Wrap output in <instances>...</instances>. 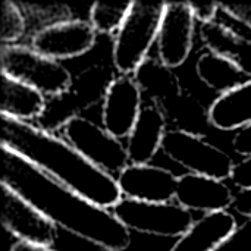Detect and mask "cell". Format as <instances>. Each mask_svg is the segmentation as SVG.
<instances>
[{
  "label": "cell",
  "instance_id": "obj_8",
  "mask_svg": "<svg viewBox=\"0 0 251 251\" xmlns=\"http://www.w3.org/2000/svg\"><path fill=\"white\" fill-rule=\"evenodd\" d=\"M60 132L63 140H66L88 162L115 178L131 165L126 146L104 128L81 115L68 121Z\"/></svg>",
  "mask_w": 251,
  "mask_h": 251
},
{
  "label": "cell",
  "instance_id": "obj_11",
  "mask_svg": "<svg viewBox=\"0 0 251 251\" xmlns=\"http://www.w3.org/2000/svg\"><path fill=\"white\" fill-rule=\"evenodd\" d=\"M196 18L190 1L166 3L157 35L159 59L169 68L181 66L193 49Z\"/></svg>",
  "mask_w": 251,
  "mask_h": 251
},
{
  "label": "cell",
  "instance_id": "obj_18",
  "mask_svg": "<svg viewBox=\"0 0 251 251\" xmlns=\"http://www.w3.org/2000/svg\"><path fill=\"white\" fill-rule=\"evenodd\" d=\"M212 126L221 131H240L251 125V79L221 94L209 107Z\"/></svg>",
  "mask_w": 251,
  "mask_h": 251
},
{
  "label": "cell",
  "instance_id": "obj_10",
  "mask_svg": "<svg viewBox=\"0 0 251 251\" xmlns=\"http://www.w3.org/2000/svg\"><path fill=\"white\" fill-rule=\"evenodd\" d=\"M97 32L90 22L65 19L38 29L31 40V47L54 60L72 59L85 54L96 44Z\"/></svg>",
  "mask_w": 251,
  "mask_h": 251
},
{
  "label": "cell",
  "instance_id": "obj_6",
  "mask_svg": "<svg viewBox=\"0 0 251 251\" xmlns=\"http://www.w3.org/2000/svg\"><path fill=\"white\" fill-rule=\"evenodd\" d=\"M112 213L128 231L166 238H181L196 222L193 213L176 201L147 203L122 197Z\"/></svg>",
  "mask_w": 251,
  "mask_h": 251
},
{
  "label": "cell",
  "instance_id": "obj_29",
  "mask_svg": "<svg viewBox=\"0 0 251 251\" xmlns=\"http://www.w3.org/2000/svg\"><path fill=\"white\" fill-rule=\"evenodd\" d=\"M231 209L235 210L238 215L251 221V187L240 188L234 194V201H232Z\"/></svg>",
  "mask_w": 251,
  "mask_h": 251
},
{
  "label": "cell",
  "instance_id": "obj_7",
  "mask_svg": "<svg viewBox=\"0 0 251 251\" xmlns=\"http://www.w3.org/2000/svg\"><path fill=\"white\" fill-rule=\"evenodd\" d=\"M162 151L171 160L185 168L188 174L221 181L231 179L237 165L226 151L209 143L204 137L178 129H168Z\"/></svg>",
  "mask_w": 251,
  "mask_h": 251
},
{
  "label": "cell",
  "instance_id": "obj_2",
  "mask_svg": "<svg viewBox=\"0 0 251 251\" xmlns=\"http://www.w3.org/2000/svg\"><path fill=\"white\" fill-rule=\"evenodd\" d=\"M0 146L100 207L112 210L122 200L115 176L88 162L66 140L34 124L1 116Z\"/></svg>",
  "mask_w": 251,
  "mask_h": 251
},
{
  "label": "cell",
  "instance_id": "obj_17",
  "mask_svg": "<svg viewBox=\"0 0 251 251\" xmlns=\"http://www.w3.org/2000/svg\"><path fill=\"white\" fill-rule=\"evenodd\" d=\"M235 228L237 221L229 212L203 215L169 251H213Z\"/></svg>",
  "mask_w": 251,
  "mask_h": 251
},
{
  "label": "cell",
  "instance_id": "obj_28",
  "mask_svg": "<svg viewBox=\"0 0 251 251\" xmlns=\"http://www.w3.org/2000/svg\"><path fill=\"white\" fill-rule=\"evenodd\" d=\"M231 181L238 188H249L251 187V157L243 159L234 168Z\"/></svg>",
  "mask_w": 251,
  "mask_h": 251
},
{
  "label": "cell",
  "instance_id": "obj_9",
  "mask_svg": "<svg viewBox=\"0 0 251 251\" xmlns=\"http://www.w3.org/2000/svg\"><path fill=\"white\" fill-rule=\"evenodd\" d=\"M1 224L19 241L51 247L57 226L16 191L1 184Z\"/></svg>",
  "mask_w": 251,
  "mask_h": 251
},
{
  "label": "cell",
  "instance_id": "obj_25",
  "mask_svg": "<svg viewBox=\"0 0 251 251\" xmlns=\"http://www.w3.org/2000/svg\"><path fill=\"white\" fill-rule=\"evenodd\" d=\"M213 251H251V221L237 226Z\"/></svg>",
  "mask_w": 251,
  "mask_h": 251
},
{
  "label": "cell",
  "instance_id": "obj_5",
  "mask_svg": "<svg viewBox=\"0 0 251 251\" xmlns=\"http://www.w3.org/2000/svg\"><path fill=\"white\" fill-rule=\"evenodd\" d=\"M115 76L101 65L85 68L74 79L68 91L60 96L49 97L46 110L41 115L40 126L46 131L62 129V126L81 110L90 109L97 101L104 100L107 88Z\"/></svg>",
  "mask_w": 251,
  "mask_h": 251
},
{
  "label": "cell",
  "instance_id": "obj_1",
  "mask_svg": "<svg viewBox=\"0 0 251 251\" xmlns=\"http://www.w3.org/2000/svg\"><path fill=\"white\" fill-rule=\"evenodd\" d=\"M1 184L56 226L90 244L106 251H124L131 244L129 231L112 210L91 203L6 147H1Z\"/></svg>",
  "mask_w": 251,
  "mask_h": 251
},
{
  "label": "cell",
  "instance_id": "obj_3",
  "mask_svg": "<svg viewBox=\"0 0 251 251\" xmlns=\"http://www.w3.org/2000/svg\"><path fill=\"white\" fill-rule=\"evenodd\" d=\"M166 3L132 1L131 9L115 34L112 59L121 75H132L149 57L153 43L157 40Z\"/></svg>",
  "mask_w": 251,
  "mask_h": 251
},
{
  "label": "cell",
  "instance_id": "obj_26",
  "mask_svg": "<svg viewBox=\"0 0 251 251\" xmlns=\"http://www.w3.org/2000/svg\"><path fill=\"white\" fill-rule=\"evenodd\" d=\"M190 6L193 9L196 21H200V24H207L215 21L218 12H221V1H207V3L190 1Z\"/></svg>",
  "mask_w": 251,
  "mask_h": 251
},
{
  "label": "cell",
  "instance_id": "obj_22",
  "mask_svg": "<svg viewBox=\"0 0 251 251\" xmlns=\"http://www.w3.org/2000/svg\"><path fill=\"white\" fill-rule=\"evenodd\" d=\"M197 76L212 90L225 94L241 84H244L247 76L228 59L213 53H203L196 63Z\"/></svg>",
  "mask_w": 251,
  "mask_h": 251
},
{
  "label": "cell",
  "instance_id": "obj_14",
  "mask_svg": "<svg viewBox=\"0 0 251 251\" xmlns=\"http://www.w3.org/2000/svg\"><path fill=\"white\" fill-rule=\"evenodd\" d=\"M175 201L190 212L219 213L228 212L234 201V193L221 179L184 174L178 176Z\"/></svg>",
  "mask_w": 251,
  "mask_h": 251
},
{
  "label": "cell",
  "instance_id": "obj_23",
  "mask_svg": "<svg viewBox=\"0 0 251 251\" xmlns=\"http://www.w3.org/2000/svg\"><path fill=\"white\" fill-rule=\"evenodd\" d=\"M132 1L126 3H103L96 1L90 7V24L94 28L97 34H112L118 32V29L122 26Z\"/></svg>",
  "mask_w": 251,
  "mask_h": 251
},
{
  "label": "cell",
  "instance_id": "obj_20",
  "mask_svg": "<svg viewBox=\"0 0 251 251\" xmlns=\"http://www.w3.org/2000/svg\"><path fill=\"white\" fill-rule=\"evenodd\" d=\"M140 91L160 104L182 91L176 74L159 57H147L132 74Z\"/></svg>",
  "mask_w": 251,
  "mask_h": 251
},
{
  "label": "cell",
  "instance_id": "obj_24",
  "mask_svg": "<svg viewBox=\"0 0 251 251\" xmlns=\"http://www.w3.org/2000/svg\"><path fill=\"white\" fill-rule=\"evenodd\" d=\"M25 18L22 9L10 0H4L1 6V29L0 37L3 46H10L18 41L25 32Z\"/></svg>",
  "mask_w": 251,
  "mask_h": 251
},
{
  "label": "cell",
  "instance_id": "obj_27",
  "mask_svg": "<svg viewBox=\"0 0 251 251\" xmlns=\"http://www.w3.org/2000/svg\"><path fill=\"white\" fill-rule=\"evenodd\" d=\"M221 12H225L251 29V3H221Z\"/></svg>",
  "mask_w": 251,
  "mask_h": 251
},
{
  "label": "cell",
  "instance_id": "obj_19",
  "mask_svg": "<svg viewBox=\"0 0 251 251\" xmlns=\"http://www.w3.org/2000/svg\"><path fill=\"white\" fill-rule=\"evenodd\" d=\"M47 97L35 88L1 74V116L16 121H38L46 110Z\"/></svg>",
  "mask_w": 251,
  "mask_h": 251
},
{
  "label": "cell",
  "instance_id": "obj_30",
  "mask_svg": "<svg viewBox=\"0 0 251 251\" xmlns=\"http://www.w3.org/2000/svg\"><path fill=\"white\" fill-rule=\"evenodd\" d=\"M232 149L244 159L251 157V125L237 131L232 138Z\"/></svg>",
  "mask_w": 251,
  "mask_h": 251
},
{
  "label": "cell",
  "instance_id": "obj_12",
  "mask_svg": "<svg viewBox=\"0 0 251 251\" xmlns=\"http://www.w3.org/2000/svg\"><path fill=\"white\" fill-rule=\"evenodd\" d=\"M141 97L143 93L132 75H116L107 88L101 106L103 128L119 140L128 138L143 109Z\"/></svg>",
  "mask_w": 251,
  "mask_h": 251
},
{
  "label": "cell",
  "instance_id": "obj_13",
  "mask_svg": "<svg viewBox=\"0 0 251 251\" xmlns=\"http://www.w3.org/2000/svg\"><path fill=\"white\" fill-rule=\"evenodd\" d=\"M122 197L147 203H172L178 178L171 171L154 165H128L118 176Z\"/></svg>",
  "mask_w": 251,
  "mask_h": 251
},
{
  "label": "cell",
  "instance_id": "obj_21",
  "mask_svg": "<svg viewBox=\"0 0 251 251\" xmlns=\"http://www.w3.org/2000/svg\"><path fill=\"white\" fill-rule=\"evenodd\" d=\"M168 122L174 124L172 129L184 131L194 135H204L206 129L212 126L209 109H206L199 99L184 90L175 97L159 104Z\"/></svg>",
  "mask_w": 251,
  "mask_h": 251
},
{
  "label": "cell",
  "instance_id": "obj_31",
  "mask_svg": "<svg viewBox=\"0 0 251 251\" xmlns=\"http://www.w3.org/2000/svg\"><path fill=\"white\" fill-rule=\"evenodd\" d=\"M10 251H56L50 247H43V246H34V244H26V243H16L12 246Z\"/></svg>",
  "mask_w": 251,
  "mask_h": 251
},
{
  "label": "cell",
  "instance_id": "obj_16",
  "mask_svg": "<svg viewBox=\"0 0 251 251\" xmlns=\"http://www.w3.org/2000/svg\"><path fill=\"white\" fill-rule=\"evenodd\" d=\"M200 37L209 51H213L232 62L249 79H251V40L212 21L201 24Z\"/></svg>",
  "mask_w": 251,
  "mask_h": 251
},
{
  "label": "cell",
  "instance_id": "obj_4",
  "mask_svg": "<svg viewBox=\"0 0 251 251\" xmlns=\"http://www.w3.org/2000/svg\"><path fill=\"white\" fill-rule=\"evenodd\" d=\"M0 65L3 75L35 88L47 99L68 91L74 79L59 60L21 44L3 46Z\"/></svg>",
  "mask_w": 251,
  "mask_h": 251
},
{
  "label": "cell",
  "instance_id": "obj_15",
  "mask_svg": "<svg viewBox=\"0 0 251 251\" xmlns=\"http://www.w3.org/2000/svg\"><path fill=\"white\" fill-rule=\"evenodd\" d=\"M168 132V121L157 103L143 106L140 116L126 138V151L131 165H147L162 150Z\"/></svg>",
  "mask_w": 251,
  "mask_h": 251
}]
</instances>
